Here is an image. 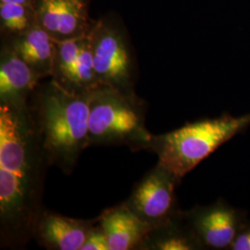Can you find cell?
<instances>
[{
  "mask_svg": "<svg viewBox=\"0 0 250 250\" xmlns=\"http://www.w3.org/2000/svg\"><path fill=\"white\" fill-rule=\"evenodd\" d=\"M180 179L158 162L134 186L123 202L136 217L153 228L182 212L176 196Z\"/></svg>",
  "mask_w": 250,
  "mask_h": 250,
  "instance_id": "6",
  "label": "cell"
},
{
  "mask_svg": "<svg viewBox=\"0 0 250 250\" xmlns=\"http://www.w3.org/2000/svg\"><path fill=\"white\" fill-rule=\"evenodd\" d=\"M51 167L29 107L0 105V247L21 250L34 238Z\"/></svg>",
  "mask_w": 250,
  "mask_h": 250,
  "instance_id": "1",
  "label": "cell"
},
{
  "mask_svg": "<svg viewBox=\"0 0 250 250\" xmlns=\"http://www.w3.org/2000/svg\"><path fill=\"white\" fill-rule=\"evenodd\" d=\"M43 78L8 46L0 51V105L23 108Z\"/></svg>",
  "mask_w": 250,
  "mask_h": 250,
  "instance_id": "11",
  "label": "cell"
},
{
  "mask_svg": "<svg viewBox=\"0 0 250 250\" xmlns=\"http://www.w3.org/2000/svg\"><path fill=\"white\" fill-rule=\"evenodd\" d=\"M250 126V113L234 117L224 113L202 119L162 134H153L149 151L180 180L221 146Z\"/></svg>",
  "mask_w": 250,
  "mask_h": 250,
  "instance_id": "3",
  "label": "cell"
},
{
  "mask_svg": "<svg viewBox=\"0 0 250 250\" xmlns=\"http://www.w3.org/2000/svg\"><path fill=\"white\" fill-rule=\"evenodd\" d=\"M37 25L33 4L0 1V32L2 38L24 34Z\"/></svg>",
  "mask_w": 250,
  "mask_h": 250,
  "instance_id": "15",
  "label": "cell"
},
{
  "mask_svg": "<svg viewBox=\"0 0 250 250\" xmlns=\"http://www.w3.org/2000/svg\"><path fill=\"white\" fill-rule=\"evenodd\" d=\"M185 218L204 250H229L248 217L224 200L184 210Z\"/></svg>",
  "mask_w": 250,
  "mask_h": 250,
  "instance_id": "7",
  "label": "cell"
},
{
  "mask_svg": "<svg viewBox=\"0 0 250 250\" xmlns=\"http://www.w3.org/2000/svg\"><path fill=\"white\" fill-rule=\"evenodd\" d=\"M1 2H15V3H21V4H33L34 0H0Z\"/></svg>",
  "mask_w": 250,
  "mask_h": 250,
  "instance_id": "18",
  "label": "cell"
},
{
  "mask_svg": "<svg viewBox=\"0 0 250 250\" xmlns=\"http://www.w3.org/2000/svg\"><path fill=\"white\" fill-rule=\"evenodd\" d=\"M188 224L184 210L177 216L151 228L138 250H202Z\"/></svg>",
  "mask_w": 250,
  "mask_h": 250,
  "instance_id": "14",
  "label": "cell"
},
{
  "mask_svg": "<svg viewBox=\"0 0 250 250\" xmlns=\"http://www.w3.org/2000/svg\"><path fill=\"white\" fill-rule=\"evenodd\" d=\"M99 222L107 235L109 250H138L151 229L124 203L104 210Z\"/></svg>",
  "mask_w": 250,
  "mask_h": 250,
  "instance_id": "12",
  "label": "cell"
},
{
  "mask_svg": "<svg viewBox=\"0 0 250 250\" xmlns=\"http://www.w3.org/2000/svg\"><path fill=\"white\" fill-rule=\"evenodd\" d=\"M81 250H109L107 235L99 220L91 228Z\"/></svg>",
  "mask_w": 250,
  "mask_h": 250,
  "instance_id": "16",
  "label": "cell"
},
{
  "mask_svg": "<svg viewBox=\"0 0 250 250\" xmlns=\"http://www.w3.org/2000/svg\"><path fill=\"white\" fill-rule=\"evenodd\" d=\"M230 250H250V221L244 224Z\"/></svg>",
  "mask_w": 250,
  "mask_h": 250,
  "instance_id": "17",
  "label": "cell"
},
{
  "mask_svg": "<svg viewBox=\"0 0 250 250\" xmlns=\"http://www.w3.org/2000/svg\"><path fill=\"white\" fill-rule=\"evenodd\" d=\"M2 45L8 46L43 79L51 76L57 42L43 28L36 25L24 34L2 38Z\"/></svg>",
  "mask_w": 250,
  "mask_h": 250,
  "instance_id": "13",
  "label": "cell"
},
{
  "mask_svg": "<svg viewBox=\"0 0 250 250\" xmlns=\"http://www.w3.org/2000/svg\"><path fill=\"white\" fill-rule=\"evenodd\" d=\"M50 79L76 95L91 93L101 85L95 71L90 32L80 38L57 42Z\"/></svg>",
  "mask_w": 250,
  "mask_h": 250,
  "instance_id": "8",
  "label": "cell"
},
{
  "mask_svg": "<svg viewBox=\"0 0 250 250\" xmlns=\"http://www.w3.org/2000/svg\"><path fill=\"white\" fill-rule=\"evenodd\" d=\"M93 92L72 94L50 79L40 83L29 100V110L49 164L65 174H72L81 154L90 146Z\"/></svg>",
  "mask_w": 250,
  "mask_h": 250,
  "instance_id": "2",
  "label": "cell"
},
{
  "mask_svg": "<svg viewBox=\"0 0 250 250\" xmlns=\"http://www.w3.org/2000/svg\"><path fill=\"white\" fill-rule=\"evenodd\" d=\"M96 219H74L44 208L36 222L34 238L48 250H81Z\"/></svg>",
  "mask_w": 250,
  "mask_h": 250,
  "instance_id": "10",
  "label": "cell"
},
{
  "mask_svg": "<svg viewBox=\"0 0 250 250\" xmlns=\"http://www.w3.org/2000/svg\"><path fill=\"white\" fill-rule=\"evenodd\" d=\"M89 0H34L36 22L56 42L89 34L94 21L88 13Z\"/></svg>",
  "mask_w": 250,
  "mask_h": 250,
  "instance_id": "9",
  "label": "cell"
},
{
  "mask_svg": "<svg viewBox=\"0 0 250 250\" xmlns=\"http://www.w3.org/2000/svg\"><path fill=\"white\" fill-rule=\"evenodd\" d=\"M146 102L135 91L100 85L92 94L89 145L149 150L153 134L146 125Z\"/></svg>",
  "mask_w": 250,
  "mask_h": 250,
  "instance_id": "4",
  "label": "cell"
},
{
  "mask_svg": "<svg viewBox=\"0 0 250 250\" xmlns=\"http://www.w3.org/2000/svg\"><path fill=\"white\" fill-rule=\"evenodd\" d=\"M90 38L99 83L122 91H135L137 62L125 25L115 16L107 15L94 21Z\"/></svg>",
  "mask_w": 250,
  "mask_h": 250,
  "instance_id": "5",
  "label": "cell"
}]
</instances>
